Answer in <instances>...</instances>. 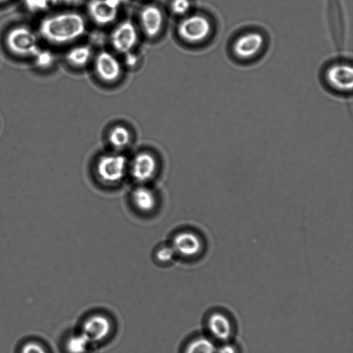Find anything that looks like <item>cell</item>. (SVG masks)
Instances as JSON below:
<instances>
[{
    "label": "cell",
    "instance_id": "17",
    "mask_svg": "<svg viewBox=\"0 0 353 353\" xmlns=\"http://www.w3.org/2000/svg\"><path fill=\"white\" fill-rule=\"evenodd\" d=\"M214 341L208 335H198L186 345L183 353H216Z\"/></svg>",
    "mask_w": 353,
    "mask_h": 353
},
{
    "label": "cell",
    "instance_id": "11",
    "mask_svg": "<svg viewBox=\"0 0 353 353\" xmlns=\"http://www.w3.org/2000/svg\"><path fill=\"white\" fill-rule=\"evenodd\" d=\"M138 40V33L135 26L129 20L120 23L113 30L110 41L113 48L120 53L130 52Z\"/></svg>",
    "mask_w": 353,
    "mask_h": 353
},
{
    "label": "cell",
    "instance_id": "14",
    "mask_svg": "<svg viewBox=\"0 0 353 353\" xmlns=\"http://www.w3.org/2000/svg\"><path fill=\"white\" fill-rule=\"evenodd\" d=\"M94 68L99 77L106 82L115 81L121 72L118 59L112 54L106 51H102L97 54Z\"/></svg>",
    "mask_w": 353,
    "mask_h": 353
},
{
    "label": "cell",
    "instance_id": "5",
    "mask_svg": "<svg viewBox=\"0 0 353 353\" xmlns=\"http://www.w3.org/2000/svg\"><path fill=\"white\" fill-rule=\"evenodd\" d=\"M210 20L203 14H192L185 17L178 25L177 32L184 41L196 43L206 40L212 33Z\"/></svg>",
    "mask_w": 353,
    "mask_h": 353
},
{
    "label": "cell",
    "instance_id": "18",
    "mask_svg": "<svg viewBox=\"0 0 353 353\" xmlns=\"http://www.w3.org/2000/svg\"><path fill=\"white\" fill-rule=\"evenodd\" d=\"M92 347L90 340L81 331L70 336L65 343L68 353H88Z\"/></svg>",
    "mask_w": 353,
    "mask_h": 353
},
{
    "label": "cell",
    "instance_id": "8",
    "mask_svg": "<svg viewBox=\"0 0 353 353\" xmlns=\"http://www.w3.org/2000/svg\"><path fill=\"white\" fill-rule=\"evenodd\" d=\"M113 324L108 316L102 313L89 315L81 325L83 332L93 345L105 341L111 334Z\"/></svg>",
    "mask_w": 353,
    "mask_h": 353
},
{
    "label": "cell",
    "instance_id": "13",
    "mask_svg": "<svg viewBox=\"0 0 353 353\" xmlns=\"http://www.w3.org/2000/svg\"><path fill=\"white\" fill-rule=\"evenodd\" d=\"M121 3V0H90L88 11L96 23L105 26L116 19Z\"/></svg>",
    "mask_w": 353,
    "mask_h": 353
},
{
    "label": "cell",
    "instance_id": "21",
    "mask_svg": "<svg viewBox=\"0 0 353 353\" xmlns=\"http://www.w3.org/2000/svg\"><path fill=\"white\" fill-rule=\"evenodd\" d=\"M34 63L41 68H48L52 66L54 62V56L52 52L46 50H39L34 55Z\"/></svg>",
    "mask_w": 353,
    "mask_h": 353
},
{
    "label": "cell",
    "instance_id": "12",
    "mask_svg": "<svg viewBox=\"0 0 353 353\" xmlns=\"http://www.w3.org/2000/svg\"><path fill=\"white\" fill-rule=\"evenodd\" d=\"M176 255L185 258L197 256L203 249L200 236L190 230L179 232L172 238L170 243Z\"/></svg>",
    "mask_w": 353,
    "mask_h": 353
},
{
    "label": "cell",
    "instance_id": "16",
    "mask_svg": "<svg viewBox=\"0 0 353 353\" xmlns=\"http://www.w3.org/2000/svg\"><path fill=\"white\" fill-rule=\"evenodd\" d=\"M131 200L138 211L148 213L152 212L157 205V196L151 189L146 186H139L133 190Z\"/></svg>",
    "mask_w": 353,
    "mask_h": 353
},
{
    "label": "cell",
    "instance_id": "27",
    "mask_svg": "<svg viewBox=\"0 0 353 353\" xmlns=\"http://www.w3.org/2000/svg\"><path fill=\"white\" fill-rule=\"evenodd\" d=\"M6 0H0V3H3L4 1H6Z\"/></svg>",
    "mask_w": 353,
    "mask_h": 353
},
{
    "label": "cell",
    "instance_id": "22",
    "mask_svg": "<svg viewBox=\"0 0 353 353\" xmlns=\"http://www.w3.org/2000/svg\"><path fill=\"white\" fill-rule=\"evenodd\" d=\"M176 256L170 244L161 245L157 248L155 252V257L160 263H170Z\"/></svg>",
    "mask_w": 353,
    "mask_h": 353
},
{
    "label": "cell",
    "instance_id": "4",
    "mask_svg": "<svg viewBox=\"0 0 353 353\" xmlns=\"http://www.w3.org/2000/svg\"><path fill=\"white\" fill-rule=\"evenodd\" d=\"M6 43L12 53L21 57H34L40 50L36 34L25 26L12 28L6 35Z\"/></svg>",
    "mask_w": 353,
    "mask_h": 353
},
{
    "label": "cell",
    "instance_id": "23",
    "mask_svg": "<svg viewBox=\"0 0 353 353\" xmlns=\"http://www.w3.org/2000/svg\"><path fill=\"white\" fill-rule=\"evenodd\" d=\"M190 0H172L170 4L172 12L176 15H184L190 9Z\"/></svg>",
    "mask_w": 353,
    "mask_h": 353
},
{
    "label": "cell",
    "instance_id": "24",
    "mask_svg": "<svg viewBox=\"0 0 353 353\" xmlns=\"http://www.w3.org/2000/svg\"><path fill=\"white\" fill-rule=\"evenodd\" d=\"M216 353H240V350L238 346L230 341L220 343L216 347Z\"/></svg>",
    "mask_w": 353,
    "mask_h": 353
},
{
    "label": "cell",
    "instance_id": "20",
    "mask_svg": "<svg viewBox=\"0 0 353 353\" xmlns=\"http://www.w3.org/2000/svg\"><path fill=\"white\" fill-rule=\"evenodd\" d=\"M130 131L123 125H117L110 132L108 140L111 145L121 149L126 147L130 142Z\"/></svg>",
    "mask_w": 353,
    "mask_h": 353
},
{
    "label": "cell",
    "instance_id": "3",
    "mask_svg": "<svg viewBox=\"0 0 353 353\" xmlns=\"http://www.w3.org/2000/svg\"><path fill=\"white\" fill-rule=\"evenodd\" d=\"M128 171V162L125 157L117 154H105L99 157L95 172L99 181L105 184L119 183Z\"/></svg>",
    "mask_w": 353,
    "mask_h": 353
},
{
    "label": "cell",
    "instance_id": "9",
    "mask_svg": "<svg viewBox=\"0 0 353 353\" xmlns=\"http://www.w3.org/2000/svg\"><path fill=\"white\" fill-rule=\"evenodd\" d=\"M264 44L263 34L256 31L246 32L235 39L232 43V52L239 59L250 60L259 54Z\"/></svg>",
    "mask_w": 353,
    "mask_h": 353
},
{
    "label": "cell",
    "instance_id": "25",
    "mask_svg": "<svg viewBox=\"0 0 353 353\" xmlns=\"http://www.w3.org/2000/svg\"><path fill=\"white\" fill-rule=\"evenodd\" d=\"M21 353H47L46 351L38 343L30 342L23 345Z\"/></svg>",
    "mask_w": 353,
    "mask_h": 353
},
{
    "label": "cell",
    "instance_id": "26",
    "mask_svg": "<svg viewBox=\"0 0 353 353\" xmlns=\"http://www.w3.org/2000/svg\"><path fill=\"white\" fill-rule=\"evenodd\" d=\"M125 54V63L129 65V66H134L137 61V57L134 55L133 54H132V52H128V53H126Z\"/></svg>",
    "mask_w": 353,
    "mask_h": 353
},
{
    "label": "cell",
    "instance_id": "6",
    "mask_svg": "<svg viewBox=\"0 0 353 353\" xmlns=\"http://www.w3.org/2000/svg\"><path fill=\"white\" fill-rule=\"evenodd\" d=\"M208 336L219 343L230 341L235 332V325L230 314L216 309L211 311L205 319Z\"/></svg>",
    "mask_w": 353,
    "mask_h": 353
},
{
    "label": "cell",
    "instance_id": "10",
    "mask_svg": "<svg viewBox=\"0 0 353 353\" xmlns=\"http://www.w3.org/2000/svg\"><path fill=\"white\" fill-rule=\"evenodd\" d=\"M157 167L156 158L148 152H139L128 163L129 172L139 183H145L151 180L157 172Z\"/></svg>",
    "mask_w": 353,
    "mask_h": 353
},
{
    "label": "cell",
    "instance_id": "2",
    "mask_svg": "<svg viewBox=\"0 0 353 353\" xmlns=\"http://www.w3.org/2000/svg\"><path fill=\"white\" fill-rule=\"evenodd\" d=\"M327 20L334 46L339 52H343L347 44V28L342 0L327 1Z\"/></svg>",
    "mask_w": 353,
    "mask_h": 353
},
{
    "label": "cell",
    "instance_id": "1",
    "mask_svg": "<svg viewBox=\"0 0 353 353\" xmlns=\"http://www.w3.org/2000/svg\"><path fill=\"white\" fill-rule=\"evenodd\" d=\"M86 24L76 12H63L49 15L40 21L39 32L43 39L54 44H64L81 37Z\"/></svg>",
    "mask_w": 353,
    "mask_h": 353
},
{
    "label": "cell",
    "instance_id": "19",
    "mask_svg": "<svg viewBox=\"0 0 353 353\" xmlns=\"http://www.w3.org/2000/svg\"><path fill=\"white\" fill-rule=\"evenodd\" d=\"M92 50L88 46H79L70 49L66 54L67 61L73 66L82 67L90 60Z\"/></svg>",
    "mask_w": 353,
    "mask_h": 353
},
{
    "label": "cell",
    "instance_id": "7",
    "mask_svg": "<svg viewBox=\"0 0 353 353\" xmlns=\"http://www.w3.org/2000/svg\"><path fill=\"white\" fill-rule=\"evenodd\" d=\"M324 77L327 84L337 92L346 94L352 90L353 69L347 60H339L328 65Z\"/></svg>",
    "mask_w": 353,
    "mask_h": 353
},
{
    "label": "cell",
    "instance_id": "15",
    "mask_svg": "<svg viewBox=\"0 0 353 353\" xmlns=\"http://www.w3.org/2000/svg\"><path fill=\"white\" fill-rule=\"evenodd\" d=\"M142 28L150 38L155 37L161 32L163 24V15L161 9L154 5L143 8L140 13Z\"/></svg>",
    "mask_w": 353,
    "mask_h": 353
}]
</instances>
